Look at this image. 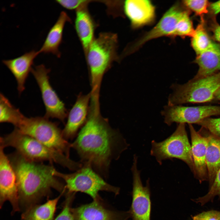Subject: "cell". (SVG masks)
I'll list each match as a JSON object with an SVG mask.
<instances>
[{"label":"cell","instance_id":"e575fe53","mask_svg":"<svg viewBox=\"0 0 220 220\" xmlns=\"http://www.w3.org/2000/svg\"><path fill=\"white\" fill-rule=\"evenodd\" d=\"M212 102L220 103V88L216 93Z\"/></svg>","mask_w":220,"mask_h":220},{"label":"cell","instance_id":"3957f363","mask_svg":"<svg viewBox=\"0 0 220 220\" xmlns=\"http://www.w3.org/2000/svg\"><path fill=\"white\" fill-rule=\"evenodd\" d=\"M0 145L4 148L13 147L23 157L32 161L54 163L74 171L78 170L82 166L80 162L72 160L62 153L21 133L15 128L9 134L0 137Z\"/></svg>","mask_w":220,"mask_h":220},{"label":"cell","instance_id":"1f68e13d","mask_svg":"<svg viewBox=\"0 0 220 220\" xmlns=\"http://www.w3.org/2000/svg\"><path fill=\"white\" fill-rule=\"evenodd\" d=\"M193 218V220H220V212L214 210L204 212Z\"/></svg>","mask_w":220,"mask_h":220},{"label":"cell","instance_id":"52a82bcc","mask_svg":"<svg viewBox=\"0 0 220 220\" xmlns=\"http://www.w3.org/2000/svg\"><path fill=\"white\" fill-rule=\"evenodd\" d=\"M82 167L72 173L66 174L56 170L55 175L64 182L67 192H81L90 196L93 200L101 199L99 193L105 191L118 195L120 188L107 182L89 164H82Z\"/></svg>","mask_w":220,"mask_h":220},{"label":"cell","instance_id":"2e32d148","mask_svg":"<svg viewBox=\"0 0 220 220\" xmlns=\"http://www.w3.org/2000/svg\"><path fill=\"white\" fill-rule=\"evenodd\" d=\"M191 140V150L194 166L193 174L200 183L208 181L206 163L208 142L207 136L197 131L192 124H188Z\"/></svg>","mask_w":220,"mask_h":220},{"label":"cell","instance_id":"d6986e66","mask_svg":"<svg viewBox=\"0 0 220 220\" xmlns=\"http://www.w3.org/2000/svg\"><path fill=\"white\" fill-rule=\"evenodd\" d=\"M88 4L75 10V27L85 54L94 39L95 23L88 9Z\"/></svg>","mask_w":220,"mask_h":220},{"label":"cell","instance_id":"44dd1931","mask_svg":"<svg viewBox=\"0 0 220 220\" xmlns=\"http://www.w3.org/2000/svg\"><path fill=\"white\" fill-rule=\"evenodd\" d=\"M71 22L67 13L61 12L56 22L50 29L40 50L39 53H51L58 57L61 56L59 47L62 40L63 34L66 23Z\"/></svg>","mask_w":220,"mask_h":220},{"label":"cell","instance_id":"4dcf8cb0","mask_svg":"<svg viewBox=\"0 0 220 220\" xmlns=\"http://www.w3.org/2000/svg\"><path fill=\"white\" fill-rule=\"evenodd\" d=\"M55 1L63 8L69 10H76L80 7L88 4L92 0H57Z\"/></svg>","mask_w":220,"mask_h":220},{"label":"cell","instance_id":"d6a6232c","mask_svg":"<svg viewBox=\"0 0 220 220\" xmlns=\"http://www.w3.org/2000/svg\"><path fill=\"white\" fill-rule=\"evenodd\" d=\"M209 21V29L212 34L213 39L220 44V25L216 20L215 17L212 16Z\"/></svg>","mask_w":220,"mask_h":220},{"label":"cell","instance_id":"d4e9b609","mask_svg":"<svg viewBox=\"0 0 220 220\" xmlns=\"http://www.w3.org/2000/svg\"><path fill=\"white\" fill-rule=\"evenodd\" d=\"M0 122L7 123L16 126L24 116L3 94L0 95Z\"/></svg>","mask_w":220,"mask_h":220},{"label":"cell","instance_id":"836d02e7","mask_svg":"<svg viewBox=\"0 0 220 220\" xmlns=\"http://www.w3.org/2000/svg\"><path fill=\"white\" fill-rule=\"evenodd\" d=\"M212 16H215L220 13V0L210 3L208 8Z\"/></svg>","mask_w":220,"mask_h":220},{"label":"cell","instance_id":"7a4b0ae2","mask_svg":"<svg viewBox=\"0 0 220 220\" xmlns=\"http://www.w3.org/2000/svg\"><path fill=\"white\" fill-rule=\"evenodd\" d=\"M7 156L16 176L20 210L38 204L53 189L61 193L66 192L65 183L54 174L53 163L30 160L16 151Z\"/></svg>","mask_w":220,"mask_h":220},{"label":"cell","instance_id":"4316f807","mask_svg":"<svg viewBox=\"0 0 220 220\" xmlns=\"http://www.w3.org/2000/svg\"><path fill=\"white\" fill-rule=\"evenodd\" d=\"M182 3L185 7L193 12L196 15L200 16L201 17H204V15L209 12L210 3L208 0H184Z\"/></svg>","mask_w":220,"mask_h":220},{"label":"cell","instance_id":"4fadbf2b","mask_svg":"<svg viewBox=\"0 0 220 220\" xmlns=\"http://www.w3.org/2000/svg\"><path fill=\"white\" fill-rule=\"evenodd\" d=\"M137 157L134 155L131 170L133 175L132 202L129 211L132 220H150L151 202L149 181L144 186L140 171L137 168Z\"/></svg>","mask_w":220,"mask_h":220},{"label":"cell","instance_id":"484cf974","mask_svg":"<svg viewBox=\"0 0 220 220\" xmlns=\"http://www.w3.org/2000/svg\"><path fill=\"white\" fill-rule=\"evenodd\" d=\"M189 14L188 10L185 11L177 24L174 37H191L192 36L195 29Z\"/></svg>","mask_w":220,"mask_h":220},{"label":"cell","instance_id":"f546056e","mask_svg":"<svg viewBox=\"0 0 220 220\" xmlns=\"http://www.w3.org/2000/svg\"><path fill=\"white\" fill-rule=\"evenodd\" d=\"M197 124L210 134L220 138V117H208L200 121Z\"/></svg>","mask_w":220,"mask_h":220},{"label":"cell","instance_id":"cb8c5ba5","mask_svg":"<svg viewBox=\"0 0 220 220\" xmlns=\"http://www.w3.org/2000/svg\"><path fill=\"white\" fill-rule=\"evenodd\" d=\"M214 42L207 31L204 17H201L200 22L191 37V46L197 55L209 48Z\"/></svg>","mask_w":220,"mask_h":220},{"label":"cell","instance_id":"6da1fadb","mask_svg":"<svg viewBox=\"0 0 220 220\" xmlns=\"http://www.w3.org/2000/svg\"><path fill=\"white\" fill-rule=\"evenodd\" d=\"M71 145L82 164H89L107 179L112 162L119 158L129 145L119 130L112 128L102 116L99 101L91 99L87 120Z\"/></svg>","mask_w":220,"mask_h":220},{"label":"cell","instance_id":"ba28073f","mask_svg":"<svg viewBox=\"0 0 220 220\" xmlns=\"http://www.w3.org/2000/svg\"><path fill=\"white\" fill-rule=\"evenodd\" d=\"M151 155L162 164L166 160L176 158L182 160L189 166L193 173L194 166L191 146L188 138L185 124H178L175 131L163 141L151 142Z\"/></svg>","mask_w":220,"mask_h":220},{"label":"cell","instance_id":"ac0fdd59","mask_svg":"<svg viewBox=\"0 0 220 220\" xmlns=\"http://www.w3.org/2000/svg\"><path fill=\"white\" fill-rule=\"evenodd\" d=\"M39 53L33 50L16 58L2 61L3 64L9 69L15 78L19 94L25 90V84L35 58Z\"/></svg>","mask_w":220,"mask_h":220},{"label":"cell","instance_id":"8992f818","mask_svg":"<svg viewBox=\"0 0 220 220\" xmlns=\"http://www.w3.org/2000/svg\"><path fill=\"white\" fill-rule=\"evenodd\" d=\"M15 128L69 157L71 143L64 138L62 130L57 123L44 116L28 118L24 116Z\"/></svg>","mask_w":220,"mask_h":220},{"label":"cell","instance_id":"f1b7e54d","mask_svg":"<svg viewBox=\"0 0 220 220\" xmlns=\"http://www.w3.org/2000/svg\"><path fill=\"white\" fill-rule=\"evenodd\" d=\"M75 193H66L62 209L54 220H74L71 211V205L74 198Z\"/></svg>","mask_w":220,"mask_h":220},{"label":"cell","instance_id":"83f0119b","mask_svg":"<svg viewBox=\"0 0 220 220\" xmlns=\"http://www.w3.org/2000/svg\"><path fill=\"white\" fill-rule=\"evenodd\" d=\"M218 196L220 197V168L216 175L214 181L208 193L204 196L196 199L195 202L204 205Z\"/></svg>","mask_w":220,"mask_h":220},{"label":"cell","instance_id":"30bf717a","mask_svg":"<svg viewBox=\"0 0 220 220\" xmlns=\"http://www.w3.org/2000/svg\"><path fill=\"white\" fill-rule=\"evenodd\" d=\"M164 123L168 126L174 123L197 124L205 118L220 116V106L205 105L186 106L182 105H165L161 112Z\"/></svg>","mask_w":220,"mask_h":220},{"label":"cell","instance_id":"ffe728a7","mask_svg":"<svg viewBox=\"0 0 220 220\" xmlns=\"http://www.w3.org/2000/svg\"><path fill=\"white\" fill-rule=\"evenodd\" d=\"M193 62L199 67L193 78H202L220 72V44L214 42L209 48L196 55Z\"/></svg>","mask_w":220,"mask_h":220},{"label":"cell","instance_id":"5b68a950","mask_svg":"<svg viewBox=\"0 0 220 220\" xmlns=\"http://www.w3.org/2000/svg\"><path fill=\"white\" fill-rule=\"evenodd\" d=\"M220 88V72L202 78H193L183 84L173 83L170 86L172 92L168 97L167 105L212 102Z\"/></svg>","mask_w":220,"mask_h":220},{"label":"cell","instance_id":"7c38bea8","mask_svg":"<svg viewBox=\"0 0 220 220\" xmlns=\"http://www.w3.org/2000/svg\"><path fill=\"white\" fill-rule=\"evenodd\" d=\"M4 148L0 145V207L9 201L13 215L20 211L19 191L15 172Z\"/></svg>","mask_w":220,"mask_h":220},{"label":"cell","instance_id":"9a60e30c","mask_svg":"<svg viewBox=\"0 0 220 220\" xmlns=\"http://www.w3.org/2000/svg\"><path fill=\"white\" fill-rule=\"evenodd\" d=\"M91 93L80 94L70 110L67 120L62 130L64 138L68 141L72 140L76 137L79 130L86 123L88 116Z\"/></svg>","mask_w":220,"mask_h":220},{"label":"cell","instance_id":"603a6c76","mask_svg":"<svg viewBox=\"0 0 220 220\" xmlns=\"http://www.w3.org/2000/svg\"><path fill=\"white\" fill-rule=\"evenodd\" d=\"M205 130L208 134L207 135L208 142L206 153V163L208 181L210 187L213 183L218 171L220 168V138L210 134Z\"/></svg>","mask_w":220,"mask_h":220},{"label":"cell","instance_id":"277c9868","mask_svg":"<svg viewBox=\"0 0 220 220\" xmlns=\"http://www.w3.org/2000/svg\"><path fill=\"white\" fill-rule=\"evenodd\" d=\"M118 45L116 34L101 32L94 38L85 54L89 72L92 95L99 96L104 74L114 62L120 61L117 53Z\"/></svg>","mask_w":220,"mask_h":220},{"label":"cell","instance_id":"7402d4cb","mask_svg":"<svg viewBox=\"0 0 220 220\" xmlns=\"http://www.w3.org/2000/svg\"><path fill=\"white\" fill-rule=\"evenodd\" d=\"M64 193L42 204L34 205L23 211L21 220H54L57 206Z\"/></svg>","mask_w":220,"mask_h":220},{"label":"cell","instance_id":"5bb4252c","mask_svg":"<svg viewBox=\"0 0 220 220\" xmlns=\"http://www.w3.org/2000/svg\"><path fill=\"white\" fill-rule=\"evenodd\" d=\"M71 211L74 220H127L129 211H120L110 207L102 199L75 208Z\"/></svg>","mask_w":220,"mask_h":220},{"label":"cell","instance_id":"e0dca14e","mask_svg":"<svg viewBox=\"0 0 220 220\" xmlns=\"http://www.w3.org/2000/svg\"><path fill=\"white\" fill-rule=\"evenodd\" d=\"M123 10L134 28L149 24L155 19V7L149 0H126L123 3Z\"/></svg>","mask_w":220,"mask_h":220},{"label":"cell","instance_id":"9c48e42d","mask_svg":"<svg viewBox=\"0 0 220 220\" xmlns=\"http://www.w3.org/2000/svg\"><path fill=\"white\" fill-rule=\"evenodd\" d=\"M50 70L41 64L32 68L31 72L39 87L46 109V118H56L64 123L68 116L64 103L60 99L51 85L49 74Z\"/></svg>","mask_w":220,"mask_h":220},{"label":"cell","instance_id":"8fae6325","mask_svg":"<svg viewBox=\"0 0 220 220\" xmlns=\"http://www.w3.org/2000/svg\"><path fill=\"white\" fill-rule=\"evenodd\" d=\"M185 10L178 3L170 7L157 24L124 50L127 55L137 50L149 41L163 36L174 37L177 24Z\"/></svg>","mask_w":220,"mask_h":220}]
</instances>
